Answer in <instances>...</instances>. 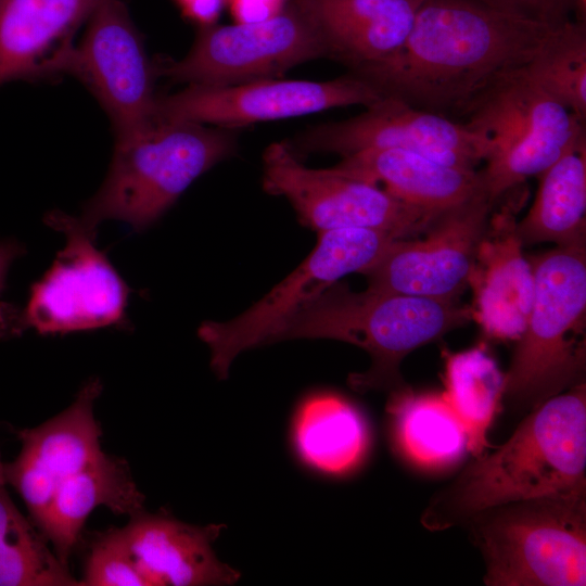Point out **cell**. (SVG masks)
<instances>
[{
  "label": "cell",
  "instance_id": "obj_1",
  "mask_svg": "<svg viewBox=\"0 0 586 586\" xmlns=\"http://www.w3.org/2000/svg\"><path fill=\"white\" fill-rule=\"evenodd\" d=\"M553 29L474 0H423L396 51L349 72L384 98L457 120L482 91L523 67Z\"/></svg>",
  "mask_w": 586,
  "mask_h": 586
},
{
  "label": "cell",
  "instance_id": "obj_2",
  "mask_svg": "<svg viewBox=\"0 0 586 586\" xmlns=\"http://www.w3.org/2000/svg\"><path fill=\"white\" fill-rule=\"evenodd\" d=\"M475 458L431 497L420 518L426 530L514 501L586 494L585 382L532 409L502 445Z\"/></svg>",
  "mask_w": 586,
  "mask_h": 586
},
{
  "label": "cell",
  "instance_id": "obj_3",
  "mask_svg": "<svg viewBox=\"0 0 586 586\" xmlns=\"http://www.w3.org/2000/svg\"><path fill=\"white\" fill-rule=\"evenodd\" d=\"M472 319L470 307L455 302L404 295L368 288L353 292L339 281L295 314L272 343L290 339H332L365 349L370 367L348 377L356 392L409 387L400 364L416 348Z\"/></svg>",
  "mask_w": 586,
  "mask_h": 586
},
{
  "label": "cell",
  "instance_id": "obj_4",
  "mask_svg": "<svg viewBox=\"0 0 586 586\" xmlns=\"http://www.w3.org/2000/svg\"><path fill=\"white\" fill-rule=\"evenodd\" d=\"M235 149L233 128L153 122L141 131L116 138L107 176L77 218L93 234L105 220H119L142 231L198 177Z\"/></svg>",
  "mask_w": 586,
  "mask_h": 586
},
{
  "label": "cell",
  "instance_id": "obj_5",
  "mask_svg": "<svg viewBox=\"0 0 586 586\" xmlns=\"http://www.w3.org/2000/svg\"><path fill=\"white\" fill-rule=\"evenodd\" d=\"M528 260L533 302L505 373L502 395L519 412L582 383L586 358L585 243L556 246Z\"/></svg>",
  "mask_w": 586,
  "mask_h": 586
},
{
  "label": "cell",
  "instance_id": "obj_6",
  "mask_svg": "<svg viewBox=\"0 0 586 586\" xmlns=\"http://www.w3.org/2000/svg\"><path fill=\"white\" fill-rule=\"evenodd\" d=\"M464 526L487 586L586 585V494L497 506Z\"/></svg>",
  "mask_w": 586,
  "mask_h": 586
},
{
  "label": "cell",
  "instance_id": "obj_7",
  "mask_svg": "<svg viewBox=\"0 0 586 586\" xmlns=\"http://www.w3.org/2000/svg\"><path fill=\"white\" fill-rule=\"evenodd\" d=\"M457 122L491 143L481 186L495 203L551 166L586 129L585 122L528 79L522 67L482 91Z\"/></svg>",
  "mask_w": 586,
  "mask_h": 586
},
{
  "label": "cell",
  "instance_id": "obj_8",
  "mask_svg": "<svg viewBox=\"0 0 586 586\" xmlns=\"http://www.w3.org/2000/svg\"><path fill=\"white\" fill-rule=\"evenodd\" d=\"M46 224L65 235V245L21 308L0 311V333L66 334L125 327L130 289L110 259L95 246V237L77 217L50 212Z\"/></svg>",
  "mask_w": 586,
  "mask_h": 586
},
{
  "label": "cell",
  "instance_id": "obj_9",
  "mask_svg": "<svg viewBox=\"0 0 586 586\" xmlns=\"http://www.w3.org/2000/svg\"><path fill=\"white\" fill-rule=\"evenodd\" d=\"M400 238L383 230L344 228L318 233L303 263L263 298L228 321H204L199 337L209 347L211 367L225 380L242 352L272 343L277 332L303 307L343 276L365 273Z\"/></svg>",
  "mask_w": 586,
  "mask_h": 586
},
{
  "label": "cell",
  "instance_id": "obj_10",
  "mask_svg": "<svg viewBox=\"0 0 586 586\" xmlns=\"http://www.w3.org/2000/svg\"><path fill=\"white\" fill-rule=\"evenodd\" d=\"M328 56L321 31L297 0L256 23L201 27L188 54L156 65V74L188 86H226L280 78L296 65Z\"/></svg>",
  "mask_w": 586,
  "mask_h": 586
},
{
  "label": "cell",
  "instance_id": "obj_11",
  "mask_svg": "<svg viewBox=\"0 0 586 586\" xmlns=\"http://www.w3.org/2000/svg\"><path fill=\"white\" fill-rule=\"evenodd\" d=\"M263 187L284 196L300 222L318 233L344 228L387 231L403 239L428 230L441 215L404 203L377 184L332 167L309 168L288 145L275 142L263 154Z\"/></svg>",
  "mask_w": 586,
  "mask_h": 586
},
{
  "label": "cell",
  "instance_id": "obj_12",
  "mask_svg": "<svg viewBox=\"0 0 586 586\" xmlns=\"http://www.w3.org/2000/svg\"><path fill=\"white\" fill-rule=\"evenodd\" d=\"M384 97L354 73L326 80L259 79L226 86H188L156 95L153 122L235 128L339 106H370Z\"/></svg>",
  "mask_w": 586,
  "mask_h": 586
},
{
  "label": "cell",
  "instance_id": "obj_13",
  "mask_svg": "<svg viewBox=\"0 0 586 586\" xmlns=\"http://www.w3.org/2000/svg\"><path fill=\"white\" fill-rule=\"evenodd\" d=\"M66 73L95 95L113 123L116 138L153 123L156 68L123 0H99Z\"/></svg>",
  "mask_w": 586,
  "mask_h": 586
},
{
  "label": "cell",
  "instance_id": "obj_14",
  "mask_svg": "<svg viewBox=\"0 0 586 586\" xmlns=\"http://www.w3.org/2000/svg\"><path fill=\"white\" fill-rule=\"evenodd\" d=\"M366 109L354 117L308 128L296 137L291 150L343 157L369 149H403L468 170H476L489 153L486 137L448 117L393 98Z\"/></svg>",
  "mask_w": 586,
  "mask_h": 586
},
{
  "label": "cell",
  "instance_id": "obj_15",
  "mask_svg": "<svg viewBox=\"0 0 586 586\" xmlns=\"http://www.w3.org/2000/svg\"><path fill=\"white\" fill-rule=\"evenodd\" d=\"M494 202L480 190L443 212L422 240H395L364 275L368 288L455 302L468 286L479 242Z\"/></svg>",
  "mask_w": 586,
  "mask_h": 586
},
{
  "label": "cell",
  "instance_id": "obj_16",
  "mask_svg": "<svg viewBox=\"0 0 586 586\" xmlns=\"http://www.w3.org/2000/svg\"><path fill=\"white\" fill-rule=\"evenodd\" d=\"M101 392V381L91 379L61 413L17 432L21 450L13 461L3 463V472L36 527L61 484L103 454L101 428L94 418Z\"/></svg>",
  "mask_w": 586,
  "mask_h": 586
},
{
  "label": "cell",
  "instance_id": "obj_17",
  "mask_svg": "<svg viewBox=\"0 0 586 586\" xmlns=\"http://www.w3.org/2000/svg\"><path fill=\"white\" fill-rule=\"evenodd\" d=\"M517 224L510 205L491 215L468 279L472 319L487 336L501 341L521 336L534 295V275Z\"/></svg>",
  "mask_w": 586,
  "mask_h": 586
},
{
  "label": "cell",
  "instance_id": "obj_18",
  "mask_svg": "<svg viewBox=\"0 0 586 586\" xmlns=\"http://www.w3.org/2000/svg\"><path fill=\"white\" fill-rule=\"evenodd\" d=\"M99 0H0V85L65 74Z\"/></svg>",
  "mask_w": 586,
  "mask_h": 586
},
{
  "label": "cell",
  "instance_id": "obj_19",
  "mask_svg": "<svg viewBox=\"0 0 586 586\" xmlns=\"http://www.w3.org/2000/svg\"><path fill=\"white\" fill-rule=\"evenodd\" d=\"M224 524L191 525L144 510L122 527L126 545L148 586L232 585L235 571L216 557L212 544Z\"/></svg>",
  "mask_w": 586,
  "mask_h": 586
},
{
  "label": "cell",
  "instance_id": "obj_20",
  "mask_svg": "<svg viewBox=\"0 0 586 586\" xmlns=\"http://www.w3.org/2000/svg\"><path fill=\"white\" fill-rule=\"evenodd\" d=\"M311 15L328 58L349 71L381 61L407 38L423 0H297Z\"/></svg>",
  "mask_w": 586,
  "mask_h": 586
},
{
  "label": "cell",
  "instance_id": "obj_21",
  "mask_svg": "<svg viewBox=\"0 0 586 586\" xmlns=\"http://www.w3.org/2000/svg\"><path fill=\"white\" fill-rule=\"evenodd\" d=\"M334 170L379 186L397 200L435 213L457 206L482 189L479 170L442 164L403 149H369L343 156Z\"/></svg>",
  "mask_w": 586,
  "mask_h": 586
},
{
  "label": "cell",
  "instance_id": "obj_22",
  "mask_svg": "<svg viewBox=\"0 0 586 586\" xmlns=\"http://www.w3.org/2000/svg\"><path fill=\"white\" fill-rule=\"evenodd\" d=\"M290 444L301 464L322 476H342L357 469L370 447V430L361 410L330 390L307 393L295 406Z\"/></svg>",
  "mask_w": 586,
  "mask_h": 586
},
{
  "label": "cell",
  "instance_id": "obj_23",
  "mask_svg": "<svg viewBox=\"0 0 586 586\" xmlns=\"http://www.w3.org/2000/svg\"><path fill=\"white\" fill-rule=\"evenodd\" d=\"M100 506L129 518L144 510L127 461L105 453L61 484L37 526L63 564L68 566L87 518Z\"/></svg>",
  "mask_w": 586,
  "mask_h": 586
},
{
  "label": "cell",
  "instance_id": "obj_24",
  "mask_svg": "<svg viewBox=\"0 0 586 586\" xmlns=\"http://www.w3.org/2000/svg\"><path fill=\"white\" fill-rule=\"evenodd\" d=\"M532 207L517 224L522 244L553 242L557 246L585 243L586 129L540 175Z\"/></svg>",
  "mask_w": 586,
  "mask_h": 586
},
{
  "label": "cell",
  "instance_id": "obj_25",
  "mask_svg": "<svg viewBox=\"0 0 586 586\" xmlns=\"http://www.w3.org/2000/svg\"><path fill=\"white\" fill-rule=\"evenodd\" d=\"M386 411L398 449L426 467L449 466L468 450L466 431L443 393L410 387L388 395Z\"/></svg>",
  "mask_w": 586,
  "mask_h": 586
},
{
  "label": "cell",
  "instance_id": "obj_26",
  "mask_svg": "<svg viewBox=\"0 0 586 586\" xmlns=\"http://www.w3.org/2000/svg\"><path fill=\"white\" fill-rule=\"evenodd\" d=\"M445 386L448 403L460 420L474 457L488 447V430L505 388V373L484 345L445 353Z\"/></svg>",
  "mask_w": 586,
  "mask_h": 586
},
{
  "label": "cell",
  "instance_id": "obj_27",
  "mask_svg": "<svg viewBox=\"0 0 586 586\" xmlns=\"http://www.w3.org/2000/svg\"><path fill=\"white\" fill-rule=\"evenodd\" d=\"M0 450V586L79 585L48 540L14 505Z\"/></svg>",
  "mask_w": 586,
  "mask_h": 586
},
{
  "label": "cell",
  "instance_id": "obj_28",
  "mask_svg": "<svg viewBox=\"0 0 586 586\" xmlns=\"http://www.w3.org/2000/svg\"><path fill=\"white\" fill-rule=\"evenodd\" d=\"M524 75L586 122V22L553 29L522 67Z\"/></svg>",
  "mask_w": 586,
  "mask_h": 586
},
{
  "label": "cell",
  "instance_id": "obj_29",
  "mask_svg": "<svg viewBox=\"0 0 586 586\" xmlns=\"http://www.w3.org/2000/svg\"><path fill=\"white\" fill-rule=\"evenodd\" d=\"M79 585L148 586L133 561L120 528L101 533L93 542Z\"/></svg>",
  "mask_w": 586,
  "mask_h": 586
},
{
  "label": "cell",
  "instance_id": "obj_30",
  "mask_svg": "<svg viewBox=\"0 0 586 586\" xmlns=\"http://www.w3.org/2000/svg\"><path fill=\"white\" fill-rule=\"evenodd\" d=\"M505 14L558 28L570 21L572 0H474Z\"/></svg>",
  "mask_w": 586,
  "mask_h": 586
},
{
  "label": "cell",
  "instance_id": "obj_31",
  "mask_svg": "<svg viewBox=\"0 0 586 586\" xmlns=\"http://www.w3.org/2000/svg\"><path fill=\"white\" fill-rule=\"evenodd\" d=\"M289 0H227L234 23H256L280 14Z\"/></svg>",
  "mask_w": 586,
  "mask_h": 586
},
{
  "label": "cell",
  "instance_id": "obj_32",
  "mask_svg": "<svg viewBox=\"0 0 586 586\" xmlns=\"http://www.w3.org/2000/svg\"><path fill=\"white\" fill-rule=\"evenodd\" d=\"M181 14L200 28L215 25L227 0H174Z\"/></svg>",
  "mask_w": 586,
  "mask_h": 586
},
{
  "label": "cell",
  "instance_id": "obj_33",
  "mask_svg": "<svg viewBox=\"0 0 586 586\" xmlns=\"http://www.w3.org/2000/svg\"><path fill=\"white\" fill-rule=\"evenodd\" d=\"M24 249L13 240L0 241V293L2 292L9 270L16 258H18Z\"/></svg>",
  "mask_w": 586,
  "mask_h": 586
},
{
  "label": "cell",
  "instance_id": "obj_34",
  "mask_svg": "<svg viewBox=\"0 0 586 586\" xmlns=\"http://www.w3.org/2000/svg\"><path fill=\"white\" fill-rule=\"evenodd\" d=\"M572 13L575 21L586 22V0H572Z\"/></svg>",
  "mask_w": 586,
  "mask_h": 586
}]
</instances>
